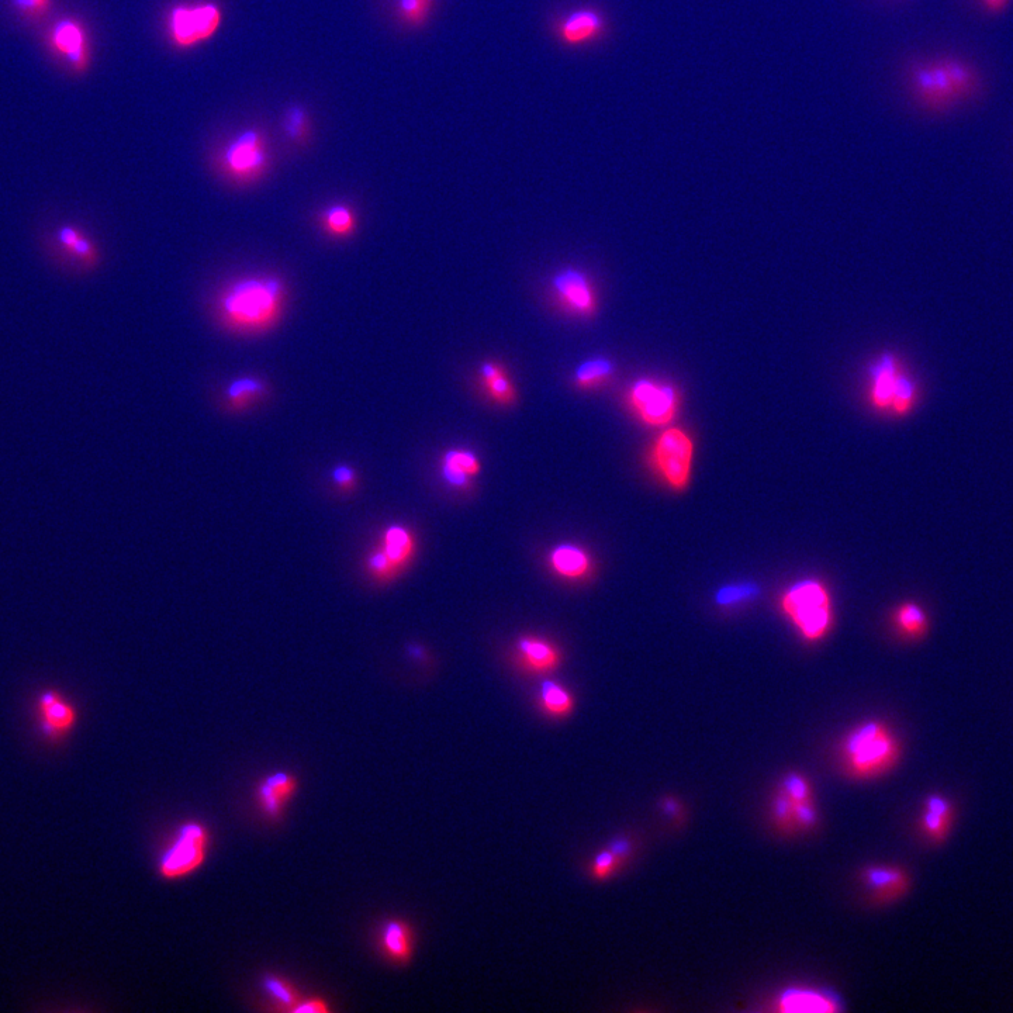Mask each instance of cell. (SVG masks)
<instances>
[{
	"instance_id": "6da1fadb",
	"label": "cell",
	"mask_w": 1013,
	"mask_h": 1013,
	"mask_svg": "<svg viewBox=\"0 0 1013 1013\" xmlns=\"http://www.w3.org/2000/svg\"><path fill=\"white\" fill-rule=\"evenodd\" d=\"M907 86L919 109L943 114L976 99L983 91V79L971 62L942 55L909 65Z\"/></svg>"
},
{
	"instance_id": "7a4b0ae2",
	"label": "cell",
	"mask_w": 1013,
	"mask_h": 1013,
	"mask_svg": "<svg viewBox=\"0 0 1013 1013\" xmlns=\"http://www.w3.org/2000/svg\"><path fill=\"white\" fill-rule=\"evenodd\" d=\"M286 303L285 282L278 276H247L221 293L217 309L227 327L257 334L275 326Z\"/></svg>"
},
{
	"instance_id": "3957f363",
	"label": "cell",
	"mask_w": 1013,
	"mask_h": 1013,
	"mask_svg": "<svg viewBox=\"0 0 1013 1013\" xmlns=\"http://www.w3.org/2000/svg\"><path fill=\"white\" fill-rule=\"evenodd\" d=\"M842 756L847 774L855 779H874L898 763L901 746L887 725L870 721L846 736Z\"/></svg>"
},
{
	"instance_id": "277c9868",
	"label": "cell",
	"mask_w": 1013,
	"mask_h": 1013,
	"mask_svg": "<svg viewBox=\"0 0 1013 1013\" xmlns=\"http://www.w3.org/2000/svg\"><path fill=\"white\" fill-rule=\"evenodd\" d=\"M781 610L807 641H819L832 627V601L818 580L793 584L781 597Z\"/></svg>"
},
{
	"instance_id": "5b68a950",
	"label": "cell",
	"mask_w": 1013,
	"mask_h": 1013,
	"mask_svg": "<svg viewBox=\"0 0 1013 1013\" xmlns=\"http://www.w3.org/2000/svg\"><path fill=\"white\" fill-rule=\"evenodd\" d=\"M870 400L877 410L907 416L919 399L916 380L902 368L900 359L884 354L870 369Z\"/></svg>"
},
{
	"instance_id": "8992f818",
	"label": "cell",
	"mask_w": 1013,
	"mask_h": 1013,
	"mask_svg": "<svg viewBox=\"0 0 1013 1013\" xmlns=\"http://www.w3.org/2000/svg\"><path fill=\"white\" fill-rule=\"evenodd\" d=\"M223 12L214 2L178 5L171 9L167 29L172 44L179 48H193L216 36Z\"/></svg>"
},
{
	"instance_id": "52a82bcc",
	"label": "cell",
	"mask_w": 1013,
	"mask_h": 1013,
	"mask_svg": "<svg viewBox=\"0 0 1013 1013\" xmlns=\"http://www.w3.org/2000/svg\"><path fill=\"white\" fill-rule=\"evenodd\" d=\"M269 147L265 134L258 129L238 133L227 144L220 165L227 176L237 182L257 181L269 167Z\"/></svg>"
},
{
	"instance_id": "ba28073f",
	"label": "cell",
	"mask_w": 1013,
	"mask_h": 1013,
	"mask_svg": "<svg viewBox=\"0 0 1013 1013\" xmlns=\"http://www.w3.org/2000/svg\"><path fill=\"white\" fill-rule=\"evenodd\" d=\"M693 456V439L680 428L663 431L652 448L653 468L676 492L690 483Z\"/></svg>"
},
{
	"instance_id": "9c48e42d",
	"label": "cell",
	"mask_w": 1013,
	"mask_h": 1013,
	"mask_svg": "<svg viewBox=\"0 0 1013 1013\" xmlns=\"http://www.w3.org/2000/svg\"><path fill=\"white\" fill-rule=\"evenodd\" d=\"M209 832L199 822H188L179 829L171 846L159 859L158 871L167 880H178L195 873L205 863Z\"/></svg>"
},
{
	"instance_id": "30bf717a",
	"label": "cell",
	"mask_w": 1013,
	"mask_h": 1013,
	"mask_svg": "<svg viewBox=\"0 0 1013 1013\" xmlns=\"http://www.w3.org/2000/svg\"><path fill=\"white\" fill-rule=\"evenodd\" d=\"M629 404L643 423L663 427L676 417L679 393L673 386L642 379L629 390Z\"/></svg>"
},
{
	"instance_id": "8fae6325",
	"label": "cell",
	"mask_w": 1013,
	"mask_h": 1013,
	"mask_svg": "<svg viewBox=\"0 0 1013 1013\" xmlns=\"http://www.w3.org/2000/svg\"><path fill=\"white\" fill-rule=\"evenodd\" d=\"M48 46L76 74L91 67V37L84 24L74 17H62L48 33Z\"/></svg>"
},
{
	"instance_id": "7c38bea8",
	"label": "cell",
	"mask_w": 1013,
	"mask_h": 1013,
	"mask_svg": "<svg viewBox=\"0 0 1013 1013\" xmlns=\"http://www.w3.org/2000/svg\"><path fill=\"white\" fill-rule=\"evenodd\" d=\"M48 248L54 258L82 271L95 268L100 259V252L92 238L72 224L58 227L50 237Z\"/></svg>"
},
{
	"instance_id": "4fadbf2b",
	"label": "cell",
	"mask_w": 1013,
	"mask_h": 1013,
	"mask_svg": "<svg viewBox=\"0 0 1013 1013\" xmlns=\"http://www.w3.org/2000/svg\"><path fill=\"white\" fill-rule=\"evenodd\" d=\"M556 299L570 313L593 316L597 311V295L587 275L576 269H566L553 279Z\"/></svg>"
},
{
	"instance_id": "5bb4252c",
	"label": "cell",
	"mask_w": 1013,
	"mask_h": 1013,
	"mask_svg": "<svg viewBox=\"0 0 1013 1013\" xmlns=\"http://www.w3.org/2000/svg\"><path fill=\"white\" fill-rule=\"evenodd\" d=\"M605 20L598 10L577 9L560 22L558 36L569 47H579L603 36Z\"/></svg>"
},
{
	"instance_id": "9a60e30c",
	"label": "cell",
	"mask_w": 1013,
	"mask_h": 1013,
	"mask_svg": "<svg viewBox=\"0 0 1013 1013\" xmlns=\"http://www.w3.org/2000/svg\"><path fill=\"white\" fill-rule=\"evenodd\" d=\"M297 791L295 776L286 772L269 774L258 786L259 807L268 817L278 818Z\"/></svg>"
},
{
	"instance_id": "2e32d148",
	"label": "cell",
	"mask_w": 1013,
	"mask_h": 1013,
	"mask_svg": "<svg viewBox=\"0 0 1013 1013\" xmlns=\"http://www.w3.org/2000/svg\"><path fill=\"white\" fill-rule=\"evenodd\" d=\"M520 663L528 672L548 674L562 662L559 649L552 642L539 636H524L518 642Z\"/></svg>"
},
{
	"instance_id": "e0dca14e",
	"label": "cell",
	"mask_w": 1013,
	"mask_h": 1013,
	"mask_svg": "<svg viewBox=\"0 0 1013 1013\" xmlns=\"http://www.w3.org/2000/svg\"><path fill=\"white\" fill-rule=\"evenodd\" d=\"M863 881L873 893L874 900L878 902L898 900L909 888L907 874L898 867H867L863 871Z\"/></svg>"
},
{
	"instance_id": "ac0fdd59",
	"label": "cell",
	"mask_w": 1013,
	"mask_h": 1013,
	"mask_svg": "<svg viewBox=\"0 0 1013 1013\" xmlns=\"http://www.w3.org/2000/svg\"><path fill=\"white\" fill-rule=\"evenodd\" d=\"M379 945L387 959L396 964H407L414 953L413 928L400 919H390L380 928Z\"/></svg>"
},
{
	"instance_id": "d6986e66",
	"label": "cell",
	"mask_w": 1013,
	"mask_h": 1013,
	"mask_svg": "<svg viewBox=\"0 0 1013 1013\" xmlns=\"http://www.w3.org/2000/svg\"><path fill=\"white\" fill-rule=\"evenodd\" d=\"M41 722L48 735L67 734L76 724L75 708L55 691H47L38 700Z\"/></svg>"
},
{
	"instance_id": "ffe728a7",
	"label": "cell",
	"mask_w": 1013,
	"mask_h": 1013,
	"mask_svg": "<svg viewBox=\"0 0 1013 1013\" xmlns=\"http://www.w3.org/2000/svg\"><path fill=\"white\" fill-rule=\"evenodd\" d=\"M777 1011L786 1013L838 1012L840 1006L831 995H826L824 992L808 990V988H790L780 995Z\"/></svg>"
},
{
	"instance_id": "44dd1931",
	"label": "cell",
	"mask_w": 1013,
	"mask_h": 1013,
	"mask_svg": "<svg viewBox=\"0 0 1013 1013\" xmlns=\"http://www.w3.org/2000/svg\"><path fill=\"white\" fill-rule=\"evenodd\" d=\"M954 812L952 804L942 795L926 798L921 818L922 831L933 842H943L949 835Z\"/></svg>"
},
{
	"instance_id": "7402d4cb",
	"label": "cell",
	"mask_w": 1013,
	"mask_h": 1013,
	"mask_svg": "<svg viewBox=\"0 0 1013 1013\" xmlns=\"http://www.w3.org/2000/svg\"><path fill=\"white\" fill-rule=\"evenodd\" d=\"M378 546L397 573L409 565L416 553V539L403 525L386 528Z\"/></svg>"
},
{
	"instance_id": "603a6c76",
	"label": "cell",
	"mask_w": 1013,
	"mask_h": 1013,
	"mask_svg": "<svg viewBox=\"0 0 1013 1013\" xmlns=\"http://www.w3.org/2000/svg\"><path fill=\"white\" fill-rule=\"evenodd\" d=\"M549 563L556 575L567 580L584 579L593 566L589 553L579 546L569 544L553 549Z\"/></svg>"
},
{
	"instance_id": "cb8c5ba5",
	"label": "cell",
	"mask_w": 1013,
	"mask_h": 1013,
	"mask_svg": "<svg viewBox=\"0 0 1013 1013\" xmlns=\"http://www.w3.org/2000/svg\"><path fill=\"white\" fill-rule=\"evenodd\" d=\"M268 385L257 376H241L226 387L227 406L235 411L247 410L268 394Z\"/></svg>"
},
{
	"instance_id": "d4e9b609",
	"label": "cell",
	"mask_w": 1013,
	"mask_h": 1013,
	"mask_svg": "<svg viewBox=\"0 0 1013 1013\" xmlns=\"http://www.w3.org/2000/svg\"><path fill=\"white\" fill-rule=\"evenodd\" d=\"M482 470L477 456L470 451L452 449L442 459V472L445 479L454 486H463L469 482L470 477L479 475Z\"/></svg>"
},
{
	"instance_id": "484cf974",
	"label": "cell",
	"mask_w": 1013,
	"mask_h": 1013,
	"mask_svg": "<svg viewBox=\"0 0 1013 1013\" xmlns=\"http://www.w3.org/2000/svg\"><path fill=\"white\" fill-rule=\"evenodd\" d=\"M480 376H482L484 389L496 403L501 406L514 403L517 392H515L513 382L508 378L503 366L494 362L483 363Z\"/></svg>"
},
{
	"instance_id": "4316f807",
	"label": "cell",
	"mask_w": 1013,
	"mask_h": 1013,
	"mask_svg": "<svg viewBox=\"0 0 1013 1013\" xmlns=\"http://www.w3.org/2000/svg\"><path fill=\"white\" fill-rule=\"evenodd\" d=\"M539 705L545 714L555 718H565L572 714L575 700L565 687L555 681H545L539 693Z\"/></svg>"
},
{
	"instance_id": "83f0119b",
	"label": "cell",
	"mask_w": 1013,
	"mask_h": 1013,
	"mask_svg": "<svg viewBox=\"0 0 1013 1013\" xmlns=\"http://www.w3.org/2000/svg\"><path fill=\"white\" fill-rule=\"evenodd\" d=\"M894 622L902 635L912 639H921L929 628L925 610L915 603L900 605L895 611Z\"/></svg>"
},
{
	"instance_id": "f1b7e54d",
	"label": "cell",
	"mask_w": 1013,
	"mask_h": 1013,
	"mask_svg": "<svg viewBox=\"0 0 1013 1013\" xmlns=\"http://www.w3.org/2000/svg\"><path fill=\"white\" fill-rule=\"evenodd\" d=\"M613 375L614 366L608 359H591L577 369L575 382L579 389L591 390L607 385Z\"/></svg>"
},
{
	"instance_id": "f546056e",
	"label": "cell",
	"mask_w": 1013,
	"mask_h": 1013,
	"mask_svg": "<svg viewBox=\"0 0 1013 1013\" xmlns=\"http://www.w3.org/2000/svg\"><path fill=\"white\" fill-rule=\"evenodd\" d=\"M321 224L333 237H349L354 234L356 228L355 213L351 207L333 205L321 213Z\"/></svg>"
},
{
	"instance_id": "4dcf8cb0",
	"label": "cell",
	"mask_w": 1013,
	"mask_h": 1013,
	"mask_svg": "<svg viewBox=\"0 0 1013 1013\" xmlns=\"http://www.w3.org/2000/svg\"><path fill=\"white\" fill-rule=\"evenodd\" d=\"M283 130L290 141L303 144L310 134L309 113L303 106H290L283 116Z\"/></svg>"
},
{
	"instance_id": "1f68e13d",
	"label": "cell",
	"mask_w": 1013,
	"mask_h": 1013,
	"mask_svg": "<svg viewBox=\"0 0 1013 1013\" xmlns=\"http://www.w3.org/2000/svg\"><path fill=\"white\" fill-rule=\"evenodd\" d=\"M781 791L793 802L794 809L801 807V805L814 804L812 802L811 786H809L807 779H804L801 774H788L783 781Z\"/></svg>"
},
{
	"instance_id": "d6a6232c",
	"label": "cell",
	"mask_w": 1013,
	"mask_h": 1013,
	"mask_svg": "<svg viewBox=\"0 0 1013 1013\" xmlns=\"http://www.w3.org/2000/svg\"><path fill=\"white\" fill-rule=\"evenodd\" d=\"M265 990L268 991L273 1001H276V1004H279L282 1009H288V1011L292 1012V1009L299 1004V995L293 990L292 985L280 980V978L269 977L265 981Z\"/></svg>"
},
{
	"instance_id": "836d02e7",
	"label": "cell",
	"mask_w": 1013,
	"mask_h": 1013,
	"mask_svg": "<svg viewBox=\"0 0 1013 1013\" xmlns=\"http://www.w3.org/2000/svg\"><path fill=\"white\" fill-rule=\"evenodd\" d=\"M430 10V6L425 5L421 0H397V12H399L401 20L414 27L427 22Z\"/></svg>"
},
{
	"instance_id": "e575fe53",
	"label": "cell",
	"mask_w": 1013,
	"mask_h": 1013,
	"mask_svg": "<svg viewBox=\"0 0 1013 1013\" xmlns=\"http://www.w3.org/2000/svg\"><path fill=\"white\" fill-rule=\"evenodd\" d=\"M620 859L611 852L610 849L601 850L596 857H594L593 863H591L590 871L591 876L597 878V880H605V878L613 876L615 871L620 869L622 866Z\"/></svg>"
},
{
	"instance_id": "d590c367",
	"label": "cell",
	"mask_w": 1013,
	"mask_h": 1013,
	"mask_svg": "<svg viewBox=\"0 0 1013 1013\" xmlns=\"http://www.w3.org/2000/svg\"><path fill=\"white\" fill-rule=\"evenodd\" d=\"M774 819L783 829H793L795 826L794 805L783 791L777 795L773 805Z\"/></svg>"
},
{
	"instance_id": "8d00e7d4",
	"label": "cell",
	"mask_w": 1013,
	"mask_h": 1013,
	"mask_svg": "<svg viewBox=\"0 0 1013 1013\" xmlns=\"http://www.w3.org/2000/svg\"><path fill=\"white\" fill-rule=\"evenodd\" d=\"M53 0H12L13 9L27 19H40L50 12Z\"/></svg>"
},
{
	"instance_id": "74e56055",
	"label": "cell",
	"mask_w": 1013,
	"mask_h": 1013,
	"mask_svg": "<svg viewBox=\"0 0 1013 1013\" xmlns=\"http://www.w3.org/2000/svg\"><path fill=\"white\" fill-rule=\"evenodd\" d=\"M333 479L334 483L337 484L338 489L344 493L352 492L356 486V475L354 469L349 468V466H337L333 472Z\"/></svg>"
},
{
	"instance_id": "f35d334b",
	"label": "cell",
	"mask_w": 1013,
	"mask_h": 1013,
	"mask_svg": "<svg viewBox=\"0 0 1013 1013\" xmlns=\"http://www.w3.org/2000/svg\"><path fill=\"white\" fill-rule=\"evenodd\" d=\"M295 1013H328L331 1012L330 1006L326 1001L320 998L306 999V1001H299V1004L292 1009Z\"/></svg>"
},
{
	"instance_id": "ab89813d",
	"label": "cell",
	"mask_w": 1013,
	"mask_h": 1013,
	"mask_svg": "<svg viewBox=\"0 0 1013 1013\" xmlns=\"http://www.w3.org/2000/svg\"><path fill=\"white\" fill-rule=\"evenodd\" d=\"M608 849H610L611 852H613L614 855L617 856L622 863H624L625 860H628V857L631 856L632 843L629 842L628 839L618 838L610 843Z\"/></svg>"
},
{
	"instance_id": "60d3db41",
	"label": "cell",
	"mask_w": 1013,
	"mask_h": 1013,
	"mask_svg": "<svg viewBox=\"0 0 1013 1013\" xmlns=\"http://www.w3.org/2000/svg\"><path fill=\"white\" fill-rule=\"evenodd\" d=\"M981 9L991 16L1002 15L1011 5L1012 0H978Z\"/></svg>"
},
{
	"instance_id": "b9f144b4",
	"label": "cell",
	"mask_w": 1013,
	"mask_h": 1013,
	"mask_svg": "<svg viewBox=\"0 0 1013 1013\" xmlns=\"http://www.w3.org/2000/svg\"><path fill=\"white\" fill-rule=\"evenodd\" d=\"M421 2L425 3V5L430 6L431 8L432 2H434V0H421Z\"/></svg>"
}]
</instances>
